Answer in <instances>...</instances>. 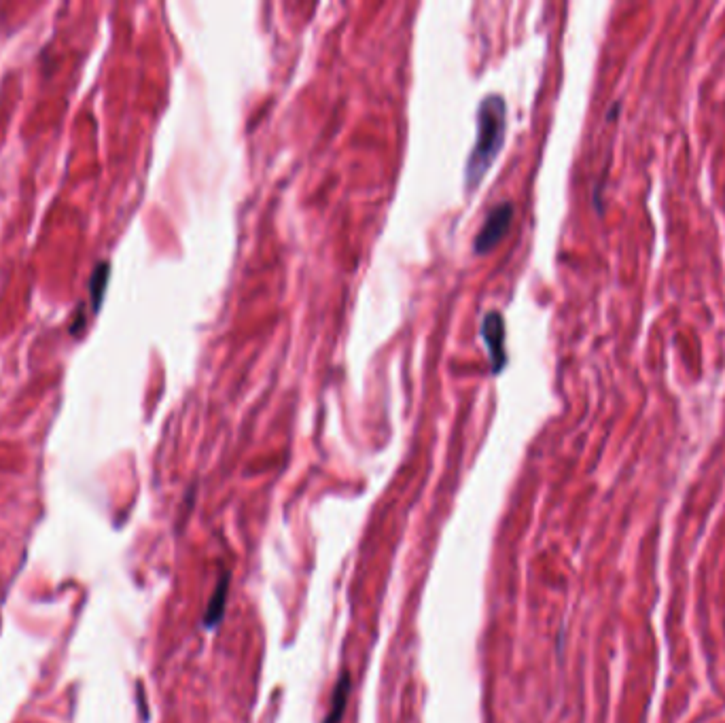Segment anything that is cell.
<instances>
[{
  "instance_id": "6da1fadb",
  "label": "cell",
  "mask_w": 725,
  "mask_h": 723,
  "mask_svg": "<svg viewBox=\"0 0 725 723\" xmlns=\"http://www.w3.org/2000/svg\"><path fill=\"white\" fill-rule=\"evenodd\" d=\"M507 132V104L499 94L486 96L477 107V138L465 164V183L469 191L482 183L486 172L497 160Z\"/></svg>"
},
{
  "instance_id": "7a4b0ae2",
  "label": "cell",
  "mask_w": 725,
  "mask_h": 723,
  "mask_svg": "<svg viewBox=\"0 0 725 723\" xmlns=\"http://www.w3.org/2000/svg\"><path fill=\"white\" fill-rule=\"evenodd\" d=\"M511 219H514V204H511V202H503L499 206H494L490 210V215L486 217V223L480 229V234L475 236L473 251L477 255L490 253L494 249V246H497L501 242V238L507 234V229L511 225Z\"/></svg>"
},
{
  "instance_id": "3957f363",
  "label": "cell",
  "mask_w": 725,
  "mask_h": 723,
  "mask_svg": "<svg viewBox=\"0 0 725 723\" xmlns=\"http://www.w3.org/2000/svg\"><path fill=\"white\" fill-rule=\"evenodd\" d=\"M505 319L497 310L486 312L482 319V340L488 348L492 374H501L507 365V350H505Z\"/></svg>"
},
{
  "instance_id": "277c9868",
  "label": "cell",
  "mask_w": 725,
  "mask_h": 723,
  "mask_svg": "<svg viewBox=\"0 0 725 723\" xmlns=\"http://www.w3.org/2000/svg\"><path fill=\"white\" fill-rule=\"evenodd\" d=\"M229 577H232V575H229V571H225V573H223V577L219 579V584H217L215 592H212V596H210V601H208L206 611H204L202 624H204V628H208V630L217 628V626L221 624V620H223V615H225L227 594H229Z\"/></svg>"
},
{
  "instance_id": "5b68a950",
  "label": "cell",
  "mask_w": 725,
  "mask_h": 723,
  "mask_svg": "<svg viewBox=\"0 0 725 723\" xmlns=\"http://www.w3.org/2000/svg\"><path fill=\"white\" fill-rule=\"evenodd\" d=\"M348 696H350V673L348 670H342V675L331 692L329 711H327L323 723H342L346 707H348Z\"/></svg>"
},
{
  "instance_id": "8992f818",
  "label": "cell",
  "mask_w": 725,
  "mask_h": 723,
  "mask_svg": "<svg viewBox=\"0 0 725 723\" xmlns=\"http://www.w3.org/2000/svg\"><path fill=\"white\" fill-rule=\"evenodd\" d=\"M109 280H111V263L100 261L90 278V297H92L94 312H100V308L104 304V295H106V287H109Z\"/></svg>"
}]
</instances>
